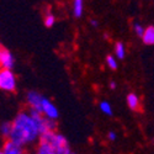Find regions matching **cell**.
Instances as JSON below:
<instances>
[{"mask_svg":"<svg viewBox=\"0 0 154 154\" xmlns=\"http://www.w3.org/2000/svg\"><path fill=\"white\" fill-rule=\"evenodd\" d=\"M105 62H106V66H107L111 70H116V69L119 68L117 58H116V56H115V54H109V56L106 57Z\"/></svg>","mask_w":154,"mask_h":154,"instance_id":"obj_14","label":"cell"},{"mask_svg":"<svg viewBox=\"0 0 154 154\" xmlns=\"http://www.w3.org/2000/svg\"><path fill=\"white\" fill-rule=\"evenodd\" d=\"M70 154H76V153H73V152H72V153H70Z\"/></svg>","mask_w":154,"mask_h":154,"instance_id":"obj_22","label":"cell"},{"mask_svg":"<svg viewBox=\"0 0 154 154\" xmlns=\"http://www.w3.org/2000/svg\"><path fill=\"white\" fill-rule=\"evenodd\" d=\"M115 56H116L117 59H123L126 57L125 43H122V42H116L115 43Z\"/></svg>","mask_w":154,"mask_h":154,"instance_id":"obj_12","label":"cell"},{"mask_svg":"<svg viewBox=\"0 0 154 154\" xmlns=\"http://www.w3.org/2000/svg\"><path fill=\"white\" fill-rule=\"evenodd\" d=\"M9 139L23 147L40 139L38 127L29 111L21 110L14 117V120H12V131Z\"/></svg>","mask_w":154,"mask_h":154,"instance_id":"obj_1","label":"cell"},{"mask_svg":"<svg viewBox=\"0 0 154 154\" xmlns=\"http://www.w3.org/2000/svg\"><path fill=\"white\" fill-rule=\"evenodd\" d=\"M35 154H57V152H56V148L51 143L40 140V143H38V146L36 148Z\"/></svg>","mask_w":154,"mask_h":154,"instance_id":"obj_8","label":"cell"},{"mask_svg":"<svg viewBox=\"0 0 154 154\" xmlns=\"http://www.w3.org/2000/svg\"><path fill=\"white\" fill-rule=\"evenodd\" d=\"M2 150L4 154H25L26 152H25L23 149V146H20L15 142H12V140L10 139H6L3 147H2Z\"/></svg>","mask_w":154,"mask_h":154,"instance_id":"obj_6","label":"cell"},{"mask_svg":"<svg viewBox=\"0 0 154 154\" xmlns=\"http://www.w3.org/2000/svg\"><path fill=\"white\" fill-rule=\"evenodd\" d=\"M15 64V58L12 53L8 48L0 45V69L6 68V69H12Z\"/></svg>","mask_w":154,"mask_h":154,"instance_id":"obj_4","label":"cell"},{"mask_svg":"<svg viewBox=\"0 0 154 154\" xmlns=\"http://www.w3.org/2000/svg\"><path fill=\"white\" fill-rule=\"evenodd\" d=\"M144 30H146V27L142 26V23L134 22V25H133V31H134V33H136L138 37L142 38V36H143V33H144Z\"/></svg>","mask_w":154,"mask_h":154,"instance_id":"obj_16","label":"cell"},{"mask_svg":"<svg viewBox=\"0 0 154 154\" xmlns=\"http://www.w3.org/2000/svg\"><path fill=\"white\" fill-rule=\"evenodd\" d=\"M17 86V79L12 69H0V90L5 93H15Z\"/></svg>","mask_w":154,"mask_h":154,"instance_id":"obj_2","label":"cell"},{"mask_svg":"<svg viewBox=\"0 0 154 154\" xmlns=\"http://www.w3.org/2000/svg\"><path fill=\"white\" fill-rule=\"evenodd\" d=\"M12 131V121H6L0 125V136L5 139H9Z\"/></svg>","mask_w":154,"mask_h":154,"instance_id":"obj_11","label":"cell"},{"mask_svg":"<svg viewBox=\"0 0 154 154\" xmlns=\"http://www.w3.org/2000/svg\"><path fill=\"white\" fill-rule=\"evenodd\" d=\"M90 23H91V26H94V27H97L99 26V22L96 20H90Z\"/></svg>","mask_w":154,"mask_h":154,"instance_id":"obj_19","label":"cell"},{"mask_svg":"<svg viewBox=\"0 0 154 154\" xmlns=\"http://www.w3.org/2000/svg\"><path fill=\"white\" fill-rule=\"evenodd\" d=\"M25 154H30V153H25Z\"/></svg>","mask_w":154,"mask_h":154,"instance_id":"obj_23","label":"cell"},{"mask_svg":"<svg viewBox=\"0 0 154 154\" xmlns=\"http://www.w3.org/2000/svg\"><path fill=\"white\" fill-rule=\"evenodd\" d=\"M42 99H43V96H42L40 93H38V91L30 90V91L26 94V104H27L29 109H35V110L40 111Z\"/></svg>","mask_w":154,"mask_h":154,"instance_id":"obj_5","label":"cell"},{"mask_svg":"<svg viewBox=\"0 0 154 154\" xmlns=\"http://www.w3.org/2000/svg\"><path fill=\"white\" fill-rule=\"evenodd\" d=\"M40 111L43 113L45 117L51 119V120H57L58 116H59V111H58L57 106H56L49 99H47V97H45V96H43L42 102H41V109H40Z\"/></svg>","mask_w":154,"mask_h":154,"instance_id":"obj_3","label":"cell"},{"mask_svg":"<svg viewBox=\"0 0 154 154\" xmlns=\"http://www.w3.org/2000/svg\"><path fill=\"white\" fill-rule=\"evenodd\" d=\"M127 101V105L132 111H139L140 110V99L137 94L134 93H130L126 97Z\"/></svg>","mask_w":154,"mask_h":154,"instance_id":"obj_7","label":"cell"},{"mask_svg":"<svg viewBox=\"0 0 154 154\" xmlns=\"http://www.w3.org/2000/svg\"><path fill=\"white\" fill-rule=\"evenodd\" d=\"M142 41L147 46H154V26H148L144 30Z\"/></svg>","mask_w":154,"mask_h":154,"instance_id":"obj_10","label":"cell"},{"mask_svg":"<svg viewBox=\"0 0 154 154\" xmlns=\"http://www.w3.org/2000/svg\"><path fill=\"white\" fill-rule=\"evenodd\" d=\"M43 22H45V26L46 27H52L54 22H56V17L53 14H51V12H48V14L45 15V19H43Z\"/></svg>","mask_w":154,"mask_h":154,"instance_id":"obj_15","label":"cell"},{"mask_svg":"<svg viewBox=\"0 0 154 154\" xmlns=\"http://www.w3.org/2000/svg\"><path fill=\"white\" fill-rule=\"evenodd\" d=\"M107 138H109V140H111V142H115V140L117 139L116 132H115V131H110V132L107 133Z\"/></svg>","mask_w":154,"mask_h":154,"instance_id":"obj_18","label":"cell"},{"mask_svg":"<svg viewBox=\"0 0 154 154\" xmlns=\"http://www.w3.org/2000/svg\"><path fill=\"white\" fill-rule=\"evenodd\" d=\"M56 152H57V154H70V153H72L70 147H69V143L56 148Z\"/></svg>","mask_w":154,"mask_h":154,"instance_id":"obj_17","label":"cell"},{"mask_svg":"<svg viewBox=\"0 0 154 154\" xmlns=\"http://www.w3.org/2000/svg\"><path fill=\"white\" fill-rule=\"evenodd\" d=\"M72 12L73 16L79 19L83 16L84 12V0H73L72 3Z\"/></svg>","mask_w":154,"mask_h":154,"instance_id":"obj_9","label":"cell"},{"mask_svg":"<svg viewBox=\"0 0 154 154\" xmlns=\"http://www.w3.org/2000/svg\"><path fill=\"white\" fill-rule=\"evenodd\" d=\"M116 86H117L116 85V82H113V80L110 82V89H116Z\"/></svg>","mask_w":154,"mask_h":154,"instance_id":"obj_20","label":"cell"},{"mask_svg":"<svg viewBox=\"0 0 154 154\" xmlns=\"http://www.w3.org/2000/svg\"><path fill=\"white\" fill-rule=\"evenodd\" d=\"M99 107H100V111L102 113H105L106 116H112V106L110 105V102L109 101H105V100H102L100 101V104H99Z\"/></svg>","mask_w":154,"mask_h":154,"instance_id":"obj_13","label":"cell"},{"mask_svg":"<svg viewBox=\"0 0 154 154\" xmlns=\"http://www.w3.org/2000/svg\"><path fill=\"white\" fill-rule=\"evenodd\" d=\"M0 154H4V153H3V150H2V149H0Z\"/></svg>","mask_w":154,"mask_h":154,"instance_id":"obj_21","label":"cell"}]
</instances>
